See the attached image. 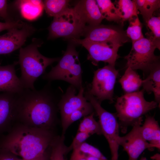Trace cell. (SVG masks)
<instances>
[{
    "label": "cell",
    "instance_id": "13",
    "mask_svg": "<svg viewBox=\"0 0 160 160\" xmlns=\"http://www.w3.org/2000/svg\"><path fill=\"white\" fill-rule=\"evenodd\" d=\"M35 31L31 25L25 23L21 27L8 30L7 33L0 36V55L9 54L20 49Z\"/></svg>",
    "mask_w": 160,
    "mask_h": 160
},
{
    "label": "cell",
    "instance_id": "33",
    "mask_svg": "<svg viewBox=\"0 0 160 160\" xmlns=\"http://www.w3.org/2000/svg\"><path fill=\"white\" fill-rule=\"evenodd\" d=\"M7 1L5 0H0V17L4 20L5 22H10L12 20L8 12Z\"/></svg>",
    "mask_w": 160,
    "mask_h": 160
},
{
    "label": "cell",
    "instance_id": "27",
    "mask_svg": "<svg viewBox=\"0 0 160 160\" xmlns=\"http://www.w3.org/2000/svg\"><path fill=\"white\" fill-rule=\"evenodd\" d=\"M94 110L92 104L89 102L86 105L73 112L64 122L62 124V135H65L67 129L71 124L82 117L94 113L93 111Z\"/></svg>",
    "mask_w": 160,
    "mask_h": 160
},
{
    "label": "cell",
    "instance_id": "3",
    "mask_svg": "<svg viewBox=\"0 0 160 160\" xmlns=\"http://www.w3.org/2000/svg\"><path fill=\"white\" fill-rule=\"evenodd\" d=\"M41 44L39 40L34 39L30 44L20 48L18 62L21 70L19 79L24 89H36L34 86L35 81L44 73L47 66L60 59L42 55L38 49Z\"/></svg>",
    "mask_w": 160,
    "mask_h": 160
},
{
    "label": "cell",
    "instance_id": "8",
    "mask_svg": "<svg viewBox=\"0 0 160 160\" xmlns=\"http://www.w3.org/2000/svg\"><path fill=\"white\" fill-rule=\"evenodd\" d=\"M157 47L151 39L143 38L132 43L131 49L125 59L127 67L132 69H140L148 72L155 65L159 63V57L154 51Z\"/></svg>",
    "mask_w": 160,
    "mask_h": 160
},
{
    "label": "cell",
    "instance_id": "16",
    "mask_svg": "<svg viewBox=\"0 0 160 160\" xmlns=\"http://www.w3.org/2000/svg\"><path fill=\"white\" fill-rule=\"evenodd\" d=\"M73 8L83 21L89 26L100 24L104 19L96 0H80Z\"/></svg>",
    "mask_w": 160,
    "mask_h": 160
},
{
    "label": "cell",
    "instance_id": "14",
    "mask_svg": "<svg viewBox=\"0 0 160 160\" xmlns=\"http://www.w3.org/2000/svg\"><path fill=\"white\" fill-rule=\"evenodd\" d=\"M84 88L81 87L77 94L76 88L71 85L63 95L58 104L60 111L62 124L73 112L87 104L84 95Z\"/></svg>",
    "mask_w": 160,
    "mask_h": 160
},
{
    "label": "cell",
    "instance_id": "24",
    "mask_svg": "<svg viewBox=\"0 0 160 160\" xmlns=\"http://www.w3.org/2000/svg\"><path fill=\"white\" fill-rule=\"evenodd\" d=\"M139 12L146 23L160 7L159 0H134Z\"/></svg>",
    "mask_w": 160,
    "mask_h": 160
},
{
    "label": "cell",
    "instance_id": "4",
    "mask_svg": "<svg viewBox=\"0 0 160 160\" xmlns=\"http://www.w3.org/2000/svg\"><path fill=\"white\" fill-rule=\"evenodd\" d=\"M144 91L143 89L126 93L117 98L115 105V114L122 133H125L128 127L132 126L137 121L143 120L144 115L157 107L158 103L156 101L145 100Z\"/></svg>",
    "mask_w": 160,
    "mask_h": 160
},
{
    "label": "cell",
    "instance_id": "18",
    "mask_svg": "<svg viewBox=\"0 0 160 160\" xmlns=\"http://www.w3.org/2000/svg\"><path fill=\"white\" fill-rule=\"evenodd\" d=\"M140 130L144 139L154 148L160 150V128L158 121L153 116H146L145 121Z\"/></svg>",
    "mask_w": 160,
    "mask_h": 160
},
{
    "label": "cell",
    "instance_id": "1",
    "mask_svg": "<svg viewBox=\"0 0 160 160\" xmlns=\"http://www.w3.org/2000/svg\"><path fill=\"white\" fill-rule=\"evenodd\" d=\"M57 97L49 83L39 90L24 89L17 95L16 120L29 126L52 129L57 117Z\"/></svg>",
    "mask_w": 160,
    "mask_h": 160
},
{
    "label": "cell",
    "instance_id": "23",
    "mask_svg": "<svg viewBox=\"0 0 160 160\" xmlns=\"http://www.w3.org/2000/svg\"><path fill=\"white\" fill-rule=\"evenodd\" d=\"M116 4L122 25L125 21L138 16L139 12L134 0H119Z\"/></svg>",
    "mask_w": 160,
    "mask_h": 160
},
{
    "label": "cell",
    "instance_id": "38",
    "mask_svg": "<svg viewBox=\"0 0 160 160\" xmlns=\"http://www.w3.org/2000/svg\"><path fill=\"white\" fill-rule=\"evenodd\" d=\"M140 160H148L146 158L144 157H142Z\"/></svg>",
    "mask_w": 160,
    "mask_h": 160
},
{
    "label": "cell",
    "instance_id": "19",
    "mask_svg": "<svg viewBox=\"0 0 160 160\" xmlns=\"http://www.w3.org/2000/svg\"><path fill=\"white\" fill-rule=\"evenodd\" d=\"M22 16L29 20H34L41 16L44 8L43 1L39 0H22L16 1Z\"/></svg>",
    "mask_w": 160,
    "mask_h": 160
},
{
    "label": "cell",
    "instance_id": "31",
    "mask_svg": "<svg viewBox=\"0 0 160 160\" xmlns=\"http://www.w3.org/2000/svg\"><path fill=\"white\" fill-rule=\"evenodd\" d=\"M76 149L78 150L86 156H91L97 157L103 160H108L98 149L85 142Z\"/></svg>",
    "mask_w": 160,
    "mask_h": 160
},
{
    "label": "cell",
    "instance_id": "25",
    "mask_svg": "<svg viewBox=\"0 0 160 160\" xmlns=\"http://www.w3.org/2000/svg\"><path fill=\"white\" fill-rule=\"evenodd\" d=\"M97 3L104 19L122 25L117 8L110 0H97Z\"/></svg>",
    "mask_w": 160,
    "mask_h": 160
},
{
    "label": "cell",
    "instance_id": "35",
    "mask_svg": "<svg viewBox=\"0 0 160 160\" xmlns=\"http://www.w3.org/2000/svg\"><path fill=\"white\" fill-rule=\"evenodd\" d=\"M17 156L10 152L0 148V160H19Z\"/></svg>",
    "mask_w": 160,
    "mask_h": 160
},
{
    "label": "cell",
    "instance_id": "28",
    "mask_svg": "<svg viewBox=\"0 0 160 160\" xmlns=\"http://www.w3.org/2000/svg\"><path fill=\"white\" fill-rule=\"evenodd\" d=\"M94 113L84 117L79 125L77 132H84L92 135H102L101 129L99 122L94 117Z\"/></svg>",
    "mask_w": 160,
    "mask_h": 160
},
{
    "label": "cell",
    "instance_id": "30",
    "mask_svg": "<svg viewBox=\"0 0 160 160\" xmlns=\"http://www.w3.org/2000/svg\"><path fill=\"white\" fill-rule=\"evenodd\" d=\"M129 25L126 31L132 43L144 37L142 31V24L138 16L129 20Z\"/></svg>",
    "mask_w": 160,
    "mask_h": 160
},
{
    "label": "cell",
    "instance_id": "10",
    "mask_svg": "<svg viewBox=\"0 0 160 160\" xmlns=\"http://www.w3.org/2000/svg\"><path fill=\"white\" fill-rule=\"evenodd\" d=\"M70 40L85 48L89 52L87 59L96 66L99 62L102 61L115 66L116 60L119 57L118 54L119 49L122 46L110 43L93 41L85 39Z\"/></svg>",
    "mask_w": 160,
    "mask_h": 160
},
{
    "label": "cell",
    "instance_id": "20",
    "mask_svg": "<svg viewBox=\"0 0 160 160\" xmlns=\"http://www.w3.org/2000/svg\"><path fill=\"white\" fill-rule=\"evenodd\" d=\"M149 75L143 80V89L148 94L153 93L155 101L158 104L160 101V66L158 63L150 70Z\"/></svg>",
    "mask_w": 160,
    "mask_h": 160
},
{
    "label": "cell",
    "instance_id": "36",
    "mask_svg": "<svg viewBox=\"0 0 160 160\" xmlns=\"http://www.w3.org/2000/svg\"><path fill=\"white\" fill-rule=\"evenodd\" d=\"M49 147L47 150L42 154L38 157L30 159H19V160H49Z\"/></svg>",
    "mask_w": 160,
    "mask_h": 160
},
{
    "label": "cell",
    "instance_id": "7",
    "mask_svg": "<svg viewBox=\"0 0 160 160\" xmlns=\"http://www.w3.org/2000/svg\"><path fill=\"white\" fill-rule=\"evenodd\" d=\"M54 18L48 28L49 39L62 37L71 40L83 35L87 26L73 8H68Z\"/></svg>",
    "mask_w": 160,
    "mask_h": 160
},
{
    "label": "cell",
    "instance_id": "15",
    "mask_svg": "<svg viewBox=\"0 0 160 160\" xmlns=\"http://www.w3.org/2000/svg\"><path fill=\"white\" fill-rule=\"evenodd\" d=\"M17 93H0V135L9 131L12 123L16 120L15 108Z\"/></svg>",
    "mask_w": 160,
    "mask_h": 160
},
{
    "label": "cell",
    "instance_id": "2",
    "mask_svg": "<svg viewBox=\"0 0 160 160\" xmlns=\"http://www.w3.org/2000/svg\"><path fill=\"white\" fill-rule=\"evenodd\" d=\"M55 135L52 129L32 127L20 123L0 140V148L22 159H30L42 154Z\"/></svg>",
    "mask_w": 160,
    "mask_h": 160
},
{
    "label": "cell",
    "instance_id": "5",
    "mask_svg": "<svg viewBox=\"0 0 160 160\" xmlns=\"http://www.w3.org/2000/svg\"><path fill=\"white\" fill-rule=\"evenodd\" d=\"M57 64L52 67L42 78L49 82L56 80L66 81L79 90L82 86V71L79 59L78 53L75 47L70 45Z\"/></svg>",
    "mask_w": 160,
    "mask_h": 160
},
{
    "label": "cell",
    "instance_id": "12",
    "mask_svg": "<svg viewBox=\"0 0 160 160\" xmlns=\"http://www.w3.org/2000/svg\"><path fill=\"white\" fill-rule=\"evenodd\" d=\"M143 120L136 122L131 131L125 135L119 136L118 142L127 153L129 160H137L146 149H151L154 146L145 140L142 136L140 129Z\"/></svg>",
    "mask_w": 160,
    "mask_h": 160
},
{
    "label": "cell",
    "instance_id": "32",
    "mask_svg": "<svg viewBox=\"0 0 160 160\" xmlns=\"http://www.w3.org/2000/svg\"><path fill=\"white\" fill-rule=\"evenodd\" d=\"M86 132H77L73 142L69 146L72 150L78 148L90 136Z\"/></svg>",
    "mask_w": 160,
    "mask_h": 160
},
{
    "label": "cell",
    "instance_id": "17",
    "mask_svg": "<svg viewBox=\"0 0 160 160\" xmlns=\"http://www.w3.org/2000/svg\"><path fill=\"white\" fill-rule=\"evenodd\" d=\"M18 62L5 66L0 65V92L18 93L24 89L16 74L15 66Z\"/></svg>",
    "mask_w": 160,
    "mask_h": 160
},
{
    "label": "cell",
    "instance_id": "37",
    "mask_svg": "<svg viewBox=\"0 0 160 160\" xmlns=\"http://www.w3.org/2000/svg\"><path fill=\"white\" fill-rule=\"evenodd\" d=\"M151 158L153 159L156 160H160V155L159 154H156L152 156Z\"/></svg>",
    "mask_w": 160,
    "mask_h": 160
},
{
    "label": "cell",
    "instance_id": "34",
    "mask_svg": "<svg viewBox=\"0 0 160 160\" xmlns=\"http://www.w3.org/2000/svg\"><path fill=\"white\" fill-rule=\"evenodd\" d=\"M20 20H13L10 22H0V32L5 30H8L15 27H21L24 24Z\"/></svg>",
    "mask_w": 160,
    "mask_h": 160
},
{
    "label": "cell",
    "instance_id": "22",
    "mask_svg": "<svg viewBox=\"0 0 160 160\" xmlns=\"http://www.w3.org/2000/svg\"><path fill=\"white\" fill-rule=\"evenodd\" d=\"M65 138L64 135H62L54 137L49 147V160H65V156L72 150L65 145Z\"/></svg>",
    "mask_w": 160,
    "mask_h": 160
},
{
    "label": "cell",
    "instance_id": "26",
    "mask_svg": "<svg viewBox=\"0 0 160 160\" xmlns=\"http://www.w3.org/2000/svg\"><path fill=\"white\" fill-rule=\"evenodd\" d=\"M69 0H46L43 1L44 8L49 16H57L69 7Z\"/></svg>",
    "mask_w": 160,
    "mask_h": 160
},
{
    "label": "cell",
    "instance_id": "9",
    "mask_svg": "<svg viewBox=\"0 0 160 160\" xmlns=\"http://www.w3.org/2000/svg\"><path fill=\"white\" fill-rule=\"evenodd\" d=\"M119 74L115 66L108 65L95 71L88 92L101 103L105 100L113 101L114 87Z\"/></svg>",
    "mask_w": 160,
    "mask_h": 160
},
{
    "label": "cell",
    "instance_id": "11",
    "mask_svg": "<svg viewBox=\"0 0 160 160\" xmlns=\"http://www.w3.org/2000/svg\"><path fill=\"white\" fill-rule=\"evenodd\" d=\"M100 24L87 26L83 36L85 39L95 42L110 43L122 45L130 39L121 26Z\"/></svg>",
    "mask_w": 160,
    "mask_h": 160
},
{
    "label": "cell",
    "instance_id": "29",
    "mask_svg": "<svg viewBox=\"0 0 160 160\" xmlns=\"http://www.w3.org/2000/svg\"><path fill=\"white\" fill-rule=\"evenodd\" d=\"M151 31L147 33V38L155 43L157 49H160V17L153 16L146 23Z\"/></svg>",
    "mask_w": 160,
    "mask_h": 160
},
{
    "label": "cell",
    "instance_id": "21",
    "mask_svg": "<svg viewBox=\"0 0 160 160\" xmlns=\"http://www.w3.org/2000/svg\"><path fill=\"white\" fill-rule=\"evenodd\" d=\"M119 81L123 90L130 93L136 92L142 86L143 80L135 70L127 67Z\"/></svg>",
    "mask_w": 160,
    "mask_h": 160
},
{
    "label": "cell",
    "instance_id": "6",
    "mask_svg": "<svg viewBox=\"0 0 160 160\" xmlns=\"http://www.w3.org/2000/svg\"><path fill=\"white\" fill-rule=\"evenodd\" d=\"M84 94L85 97L92 104L98 117L102 135L109 144L111 154V160H118L119 127L116 114L103 108L101 105V103L87 91Z\"/></svg>",
    "mask_w": 160,
    "mask_h": 160
}]
</instances>
